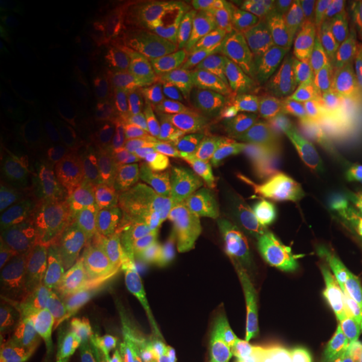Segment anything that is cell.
I'll return each instance as SVG.
<instances>
[{
	"label": "cell",
	"instance_id": "1",
	"mask_svg": "<svg viewBox=\"0 0 362 362\" xmlns=\"http://www.w3.org/2000/svg\"><path fill=\"white\" fill-rule=\"evenodd\" d=\"M317 24L319 19L310 13L282 21L265 35L255 51L269 107L291 98L304 83Z\"/></svg>",
	"mask_w": 362,
	"mask_h": 362
},
{
	"label": "cell",
	"instance_id": "2",
	"mask_svg": "<svg viewBox=\"0 0 362 362\" xmlns=\"http://www.w3.org/2000/svg\"><path fill=\"white\" fill-rule=\"evenodd\" d=\"M272 193L280 221L305 223L320 232L362 218V206L320 178H272Z\"/></svg>",
	"mask_w": 362,
	"mask_h": 362
},
{
	"label": "cell",
	"instance_id": "3",
	"mask_svg": "<svg viewBox=\"0 0 362 362\" xmlns=\"http://www.w3.org/2000/svg\"><path fill=\"white\" fill-rule=\"evenodd\" d=\"M262 148L280 178H319L325 143L307 112L275 116L262 136Z\"/></svg>",
	"mask_w": 362,
	"mask_h": 362
},
{
	"label": "cell",
	"instance_id": "4",
	"mask_svg": "<svg viewBox=\"0 0 362 362\" xmlns=\"http://www.w3.org/2000/svg\"><path fill=\"white\" fill-rule=\"evenodd\" d=\"M235 232L245 253L277 250L282 232L270 180L264 183H250L240 188L233 200Z\"/></svg>",
	"mask_w": 362,
	"mask_h": 362
},
{
	"label": "cell",
	"instance_id": "5",
	"mask_svg": "<svg viewBox=\"0 0 362 362\" xmlns=\"http://www.w3.org/2000/svg\"><path fill=\"white\" fill-rule=\"evenodd\" d=\"M325 143L322 178L339 193L362 206V141L307 112Z\"/></svg>",
	"mask_w": 362,
	"mask_h": 362
},
{
	"label": "cell",
	"instance_id": "6",
	"mask_svg": "<svg viewBox=\"0 0 362 362\" xmlns=\"http://www.w3.org/2000/svg\"><path fill=\"white\" fill-rule=\"evenodd\" d=\"M282 253L285 267L297 293L314 305L324 291L322 262H320V230L305 223L282 225Z\"/></svg>",
	"mask_w": 362,
	"mask_h": 362
},
{
	"label": "cell",
	"instance_id": "7",
	"mask_svg": "<svg viewBox=\"0 0 362 362\" xmlns=\"http://www.w3.org/2000/svg\"><path fill=\"white\" fill-rule=\"evenodd\" d=\"M296 292L280 248L245 253L237 280L240 300L253 305L285 304Z\"/></svg>",
	"mask_w": 362,
	"mask_h": 362
},
{
	"label": "cell",
	"instance_id": "8",
	"mask_svg": "<svg viewBox=\"0 0 362 362\" xmlns=\"http://www.w3.org/2000/svg\"><path fill=\"white\" fill-rule=\"evenodd\" d=\"M312 115L362 141V76L325 78L312 88Z\"/></svg>",
	"mask_w": 362,
	"mask_h": 362
},
{
	"label": "cell",
	"instance_id": "9",
	"mask_svg": "<svg viewBox=\"0 0 362 362\" xmlns=\"http://www.w3.org/2000/svg\"><path fill=\"white\" fill-rule=\"evenodd\" d=\"M288 330L285 304L259 305L240 329L235 352L240 362H277Z\"/></svg>",
	"mask_w": 362,
	"mask_h": 362
},
{
	"label": "cell",
	"instance_id": "10",
	"mask_svg": "<svg viewBox=\"0 0 362 362\" xmlns=\"http://www.w3.org/2000/svg\"><path fill=\"white\" fill-rule=\"evenodd\" d=\"M141 314L158 361L200 362L192 336L178 317L168 314L151 302H144Z\"/></svg>",
	"mask_w": 362,
	"mask_h": 362
},
{
	"label": "cell",
	"instance_id": "11",
	"mask_svg": "<svg viewBox=\"0 0 362 362\" xmlns=\"http://www.w3.org/2000/svg\"><path fill=\"white\" fill-rule=\"evenodd\" d=\"M357 240L351 221L330 226L320 232V262H322L324 288L352 282L359 264Z\"/></svg>",
	"mask_w": 362,
	"mask_h": 362
},
{
	"label": "cell",
	"instance_id": "12",
	"mask_svg": "<svg viewBox=\"0 0 362 362\" xmlns=\"http://www.w3.org/2000/svg\"><path fill=\"white\" fill-rule=\"evenodd\" d=\"M288 312V330L277 362H312L314 341H312L310 304L300 293H293L285 302Z\"/></svg>",
	"mask_w": 362,
	"mask_h": 362
},
{
	"label": "cell",
	"instance_id": "13",
	"mask_svg": "<svg viewBox=\"0 0 362 362\" xmlns=\"http://www.w3.org/2000/svg\"><path fill=\"white\" fill-rule=\"evenodd\" d=\"M325 40L342 62L362 69V6L346 8L327 19Z\"/></svg>",
	"mask_w": 362,
	"mask_h": 362
},
{
	"label": "cell",
	"instance_id": "14",
	"mask_svg": "<svg viewBox=\"0 0 362 362\" xmlns=\"http://www.w3.org/2000/svg\"><path fill=\"white\" fill-rule=\"evenodd\" d=\"M314 349L339 346H362V325L346 315L310 305Z\"/></svg>",
	"mask_w": 362,
	"mask_h": 362
},
{
	"label": "cell",
	"instance_id": "15",
	"mask_svg": "<svg viewBox=\"0 0 362 362\" xmlns=\"http://www.w3.org/2000/svg\"><path fill=\"white\" fill-rule=\"evenodd\" d=\"M111 317L117 342L129 356L131 362L153 359L155 351H153L146 324L131 309V305L124 304V302H116V304H112Z\"/></svg>",
	"mask_w": 362,
	"mask_h": 362
},
{
	"label": "cell",
	"instance_id": "16",
	"mask_svg": "<svg viewBox=\"0 0 362 362\" xmlns=\"http://www.w3.org/2000/svg\"><path fill=\"white\" fill-rule=\"evenodd\" d=\"M312 307H322V309L334 310L337 314L346 315L347 319L354 320L362 325V287L359 282L339 285V287L324 288L315 298Z\"/></svg>",
	"mask_w": 362,
	"mask_h": 362
},
{
	"label": "cell",
	"instance_id": "17",
	"mask_svg": "<svg viewBox=\"0 0 362 362\" xmlns=\"http://www.w3.org/2000/svg\"><path fill=\"white\" fill-rule=\"evenodd\" d=\"M312 362H362V346H339L315 349Z\"/></svg>",
	"mask_w": 362,
	"mask_h": 362
},
{
	"label": "cell",
	"instance_id": "18",
	"mask_svg": "<svg viewBox=\"0 0 362 362\" xmlns=\"http://www.w3.org/2000/svg\"><path fill=\"white\" fill-rule=\"evenodd\" d=\"M351 228H352V232H354V235H356L357 243H359L361 248H362V218L352 220L351 221Z\"/></svg>",
	"mask_w": 362,
	"mask_h": 362
},
{
	"label": "cell",
	"instance_id": "19",
	"mask_svg": "<svg viewBox=\"0 0 362 362\" xmlns=\"http://www.w3.org/2000/svg\"><path fill=\"white\" fill-rule=\"evenodd\" d=\"M131 362V361H129ZM133 362H160L156 359V357H153V359H144V361H133Z\"/></svg>",
	"mask_w": 362,
	"mask_h": 362
},
{
	"label": "cell",
	"instance_id": "20",
	"mask_svg": "<svg viewBox=\"0 0 362 362\" xmlns=\"http://www.w3.org/2000/svg\"><path fill=\"white\" fill-rule=\"evenodd\" d=\"M359 284H361V287H362V267H361V272H359Z\"/></svg>",
	"mask_w": 362,
	"mask_h": 362
}]
</instances>
